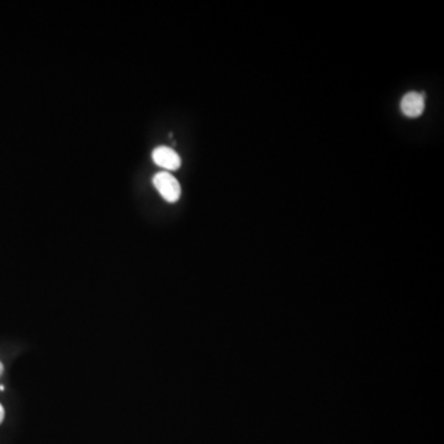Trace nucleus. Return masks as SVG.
<instances>
[{
  "instance_id": "obj_1",
  "label": "nucleus",
  "mask_w": 444,
  "mask_h": 444,
  "mask_svg": "<svg viewBox=\"0 0 444 444\" xmlns=\"http://www.w3.org/2000/svg\"><path fill=\"white\" fill-rule=\"evenodd\" d=\"M153 185L156 186L157 191L166 202H178L182 194V188L178 180L172 174L168 172L157 173L153 177Z\"/></svg>"
},
{
  "instance_id": "obj_2",
  "label": "nucleus",
  "mask_w": 444,
  "mask_h": 444,
  "mask_svg": "<svg viewBox=\"0 0 444 444\" xmlns=\"http://www.w3.org/2000/svg\"><path fill=\"white\" fill-rule=\"evenodd\" d=\"M152 160L156 163L157 166L164 168L167 171H177L180 167V164H182L178 153L172 150V148L166 147V146L157 147L156 150L153 151V153H152Z\"/></svg>"
},
{
  "instance_id": "obj_3",
  "label": "nucleus",
  "mask_w": 444,
  "mask_h": 444,
  "mask_svg": "<svg viewBox=\"0 0 444 444\" xmlns=\"http://www.w3.org/2000/svg\"><path fill=\"white\" fill-rule=\"evenodd\" d=\"M401 110L407 117H418L425 110V95L409 92L401 100Z\"/></svg>"
},
{
  "instance_id": "obj_4",
  "label": "nucleus",
  "mask_w": 444,
  "mask_h": 444,
  "mask_svg": "<svg viewBox=\"0 0 444 444\" xmlns=\"http://www.w3.org/2000/svg\"><path fill=\"white\" fill-rule=\"evenodd\" d=\"M3 420H4V409H3V406L0 405V423L3 422Z\"/></svg>"
},
{
  "instance_id": "obj_5",
  "label": "nucleus",
  "mask_w": 444,
  "mask_h": 444,
  "mask_svg": "<svg viewBox=\"0 0 444 444\" xmlns=\"http://www.w3.org/2000/svg\"><path fill=\"white\" fill-rule=\"evenodd\" d=\"M3 371H4V367H3V364L0 362V376L3 375Z\"/></svg>"
}]
</instances>
